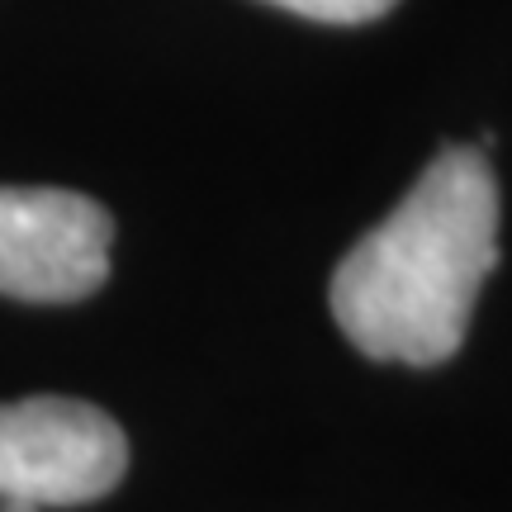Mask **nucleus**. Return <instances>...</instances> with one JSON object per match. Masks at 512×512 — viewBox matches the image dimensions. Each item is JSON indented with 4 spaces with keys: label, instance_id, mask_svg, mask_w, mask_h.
Listing matches in <instances>:
<instances>
[{
    "label": "nucleus",
    "instance_id": "obj_1",
    "mask_svg": "<svg viewBox=\"0 0 512 512\" xmlns=\"http://www.w3.org/2000/svg\"><path fill=\"white\" fill-rule=\"evenodd\" d=\"M494 266L498 176L484 147L456 143L337 261L328 304L370 361L441 366L465 342Z\"/></svg>",
    "mask_w": 512,
    "mask_h": 512
},
{
    "label": "nucleus",
    "instance_id": "obj_2",
    "mask_svg": "<svg viewBox=\"0 0 512 512\" xmlns=\"http://www.w3.org/2000/svg\"><path fill=\"white\" fill-rule=\"evenodd\" d=\"M124 470V427L105 408L62 394L0 403V498L76 508L105 498Z\"/></svg>",
    "mask_w": 512,
    "mask_h": 512
},
{
    "label": "nucleus",
    "instance_id": "obj_3",
    "mask_svg": "<svg viewBox=\"0 0 512 512\" xmlns=\"http://www.w3.org/2000/svg\"><path fill=\"white\" fill-rule=\"evenodd\" d=\"M110 242L105 204L53 185H0V294L76 304L105 285Z\"/></svg>",
    "mask_w": 512,
    "mask_h": 512
},
{
    "label": "nucleus",
    "instance_id": "obj_4",
    "mask_svg": "<svg viewBox=\"0 0 512 512\" xmlns=\"http://www.w3.org/2000/svg\"><path fill=\"white\" fill-rule=\"evenodd\" d=\"M266 5H280V10L304 19H323V24H366V19H380L384 10H394L399 0H266Z\"/></svg>",
    "mask_w": 512,
    "mask_h": 512
},
{
    "label": "nucleus",
    "instance_id": "obj_5",
    "mask_svg": "<svg viewBox=\"0 0 512 512\" xmlns=\"http://www.w3.org/2000/svg\"><path fill=\"white\" fill-rule=\"evenodd\" d=\"M0 512H43V508L29 503V498H0Z\"/></svg>",
    "mask_w": 512,
    "mask_h": 512
}]
</instances>
